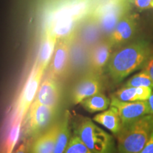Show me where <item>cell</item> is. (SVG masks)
Here are the masks:
<instances>
[{"mask_svg":"<svg viewBox=\"0 0 153 153\" xmlns=\"http://www.w3.org/2000/svg\"><path fill=\"white\" fill-rule=\"evenodd\" d=\"M148 102L150 109V114L153 115V91L152 92V94H151L150 98L148 99Z\"/></svg>","mask_w":153,"mask_h":153,"instance_id":"obj_25","label":"cell"},{"mask_svg":"<svg viewBox=\"0 0 153 153\" xmlns=\"http://www.w3.org/2000/svg\"><path fill=\"white\" fill-rule=\"evenodd\" d=\"M110 106L117 108L123 126L146 115L150 114V109L148 101L125 102L112 97Z\"/></svg>","mask_w":153,"mask_h":153,"instance_id":"obj_8","label":"cell"},{"mask_svg":"<svg viewBox=\"0 0 153 153\" xmlns=\"http://www.w3.org/2000/svg\"><path fill=\"white\" fill-rule=\"evenodd\" d=\"M75 38V33H72L66 37L58 39L53 58L50 63V75L60 78L66 72L70 61V50Z\"/></svg>","mask_w":153,"mask_h":153,"instance_id":"obj_6","label":"cell"},{"mask_svg":"<svg viewBox=\"0 0 153 153\" xmlns=\"http://www.w3.org/2000/svg\"><path fill=\"white\" fill-rule=\"evenodd\" d=\"M140 153H153V133L148 143L145 144V147Z\"/></svg>","mask_w":153,"mask_h":153,"instance_id":"obj_23","label":"cell"},{"mask_svg":"<svg viewBox=\"0 0 153 153\" xmlns=\"http://www.w3.org/2000/svg\"><path fill=\"white\" fill-rule=\"evenodd\" d=\"M56 110L33 101L26 117L27 133L29 135L37 134L45 128L56 114Z\"/></svg>","mask_w":153,"mask_h":153,"instance_id":"obj_7","label":"cell"},{"mask_svg":"<svg viewBox=\"0 0 153 153\" xmlns=\"http://www.w3.org/2000/svg\"><path fill=\"white\" fill-rule=\"evenodd\" d=\"M57 41L58 39L56 36L44 30L39 52H38L37 59H36L38 66L44 71L46 70L48 66L51 62Z\"/></svg>","mask_w":153,"mask_h":153,"instance_id":"obj_14","label":"cell"},{"mask_svg":"<svg viewBox=\"0 0 153 153\" xmlns=\"http://www.w3.org/2000/svg\"><path fill=\"white\" fill-rule=\"evenodd\" d=\"M153 133V115L123 126L117 136L118 153H140Z\"/></svg>","mask_w":153,"mask_h":153,"instance_id":"obj_2","label":"cell"},{"mask_svg":"<svg viewBox=\"0 0 153 153\" xmlns=\"http://www.w3.org/2000/svg\"><path fill=\"white\" fill-rule=\"evenodd\" d=\"M113 97H116L118 100L125 102H133V101H140L137 87H123L118 89Z\"/></svg>","mask_w":153,"mask_h":153,"instance_id":"obj_18","label":"cell"},{"mask_svg":"<svg viewBox=\"0 0 153 153\" xmlns=\"http://www.w3.org/2000/svg\"><path fill=\"white\" fill-rule=\"evenodd\" d=\"M151 55L150 45L137 41L120 48L112 53L108 62V71L113 81L120 82L140 67Z\"/></svg>","mask_w":153,"mask_h":153,"instance_id":"obj_1","label":"cell"},{"mask_svg":"<svg viewBox=\"0 0 153 153\" xmlns=\"http://www.w3.org/2000/svg\"><path fill=\"white\" fill-rule=\"evenodd\" d=\"M61 122L53 124L36 138L30 148V153H53Z\"/></svg>","mask_w":153,"mask_h":153,"instance_id":"obj_13","label":"cell"},{"mask_svg":"<svg viewBox=\"0 0 153 153\" xmlns=\"http://www.w3.org/2000/svg\"><path fill=\"white\" fill-rule=\"evenodd\" d=\"M93 120L115 135H117L123 127L117 108L112 106H110L109 108L104 111L95 115L93 117Z\"/></svg>","mask_w":153,"mask_h":153,"instance_id":"obj_15","label":"cell"},{"mask_svg":"<svg viewBox=\"0 0 153 153\" xmlns=\"http://www.w3.org/2000/svg\"><path fill=\"white\" fill-rule=\"evenodd\" d=\"M44 72L45 71L38 66L36 60L17 100L14 120L24 121L32 103L35 100Z\"/></svg>","mask_w":153,"mask_h":153,"instance_id":"obj_5","label":"cell"},{"mask_svg":"<svg viewBox=\"0 0 153 153\" xmlns=\"http://www.w3.org/2000/svg\"><path fill=\"white\" fill-rule=\"evenodd\" d=\"M64 153H91L76 134L70 137Z\"/></svg>","mask_w":153,"mask_h":153,"instance_id":"obj_20","label":"cell"},{"mask_svg":"<svg viewBox=\"0 0 153 153\" xmlns=\"http://www.w3.org/2000/svg\"><path fill=\"white\" fill-rule=\"evenodd\" d=\"M70 117L69 113L65 112L64 117L61 121L60 129L59 131L57 138L55 143L53 153H64L65 150L68 146L70 139Z\"/></svg>","mask_w":153,"mask_h":153,"instance_id":"obj_17","label":"cell"},{"mask_svg":"<svg viewBox=\"0 0 153 153\" xmlns=\"http://www.w3.org/2000/svg\"><path fill=\"white\" fill-rule=\"evenodd\" d=\"M124 87H149L153 88V82L152 79L146 72L141 71L126 82Z\"/></svg>","mask_w":153,"mask_h":153,"instance_id":"obj_19","label":"cell"},{"mask_svg":"<svg viewBox=\"0 0 153 153\" xmlns=\"http://www.w3.org/2000/svg\"><path fill=\"white\" fill-rule=\"evenodd\" d=\"M143 71L148 74L153 82V56L150 55L148 60L143 66Z\"/></svg>","mask_w":153,"mask_h":153,"instance_id":"obj_22","label":"cell"},{"mask_svg":"<svg viewBox=\"0 0 153 153\" xmlns=\"http://www.w3.org/2000/svg\"><path fill=\"white\" fill-rule=\"evenodd\" d=\"M26 143H23L22 144L19 145V147L16 149L14 153H26Z\"/></svg>","mask_w":153,"mask_h":153,"instance_id":"obj_24","label":"cell"},{"mask_svg":"<svg viewBox=\"0 0 153 153\" xmlns=\"http://www.w3.org/2000/svg\"><path fill=\"white\" fill-rule=\"evenodd\" d=\"M102 84L100 75L89 72L80 79L74 86L71 94V101L74 105L86 99L101 92Z\"/></svg>","mask_w":153,"mask_h":153,"instance_id":"obj_9","label":"cell"},{"mask_svg":"<svg viewBox=\"0 0 153 153\" xmlns=\"http://www.w3.org/2000/svg\"><path fill=\"white\" fill-rule=\"evenodd\" d=\"M75 134L91 153H112V137L89 118H82L76 126Z\"/></svg>","mask_w":153,"mask_h":153,"instance_id":"obj_3","label":"cell"},{"mask_svg":"<svg viewBox=\"0 0 153 153\" xmlns=\"http://www.w3.org/2000/svg\"><path fill=\"white\" fill-rule=\"evenodd\" d=\"M112 46L113 45L108 40L101 41L94 45L91 51L89 60L90 72L101 75L111 56Z\"/></svg>","mask_w":153,"mask_h":153,"instance_id":"obj_12","label":"cell"},{"mask_svg":"<svg viewBox=\"0 0 153 153\" xmlns=\"http://www.w3.org/2000/svg\"><path fill=\"white\" fill-rule=\"evenodd\" d=\"M60 99V87L57 79L49 74L40 85L34 101L44 106L57 109Z\"/></svg>","mask_w":153,"mask_h":153,"instance_id":"obj_10","label":"cell"},{"mask_svg":"<svg viewBox=\"0 0 153 153\" xmlns=\"http://www.w3.org/2000/svg\"><path fill=\"white\" fill-rule=\"evenodd\" d=\"M128 0H105L90 13V18L106 33H111L116 24L128 14Z\"/></svg>","mask_w":153,"mask_h":153,"instance_id":"obj_4","label":"cell"},{"mask_svg":"<svg viewBox=\"0 0 153 153\" xmlns=\"http://www.w3.org/2000/svg\"><path fill=\"white\" fill-rule=\"evenodd\" d=\"M137 26L136 16L128 13L116 24V27L109 34L108 40L113 45L126 43V41L131 40L135 35Z\"/></svg>","mask_w":153,"mask_h":153,"instance_id":"obj_11","label":"cell"},{"mask_svg":"<svg viewBox=\"0 0 153 153\" xmlns=\"http://www.w3.org/2000/svg\"><path fill=\"white\" fill-rule=\"evenodd\" d=\"M134 4L140 10L153 8V0H134Z\"/></svg>","mask_w":153,"mask_h":153,"instance_id":"obj_21","label":"cell"},{"mask_svg":"<svg viewBox=\"0 0 153 153\" xmlns=\"http://www.w3.org/2000/svg\"><path fill=\"white\" fill-rule=\"evenodd\" d=\"M111 100L106 95L99 93L82 101L80 105L89 113L101 112L110 106Z\"/></svg>","mask_w":153,"mask_h":153,"instance_id":"obj_16","label":"cell"}]
</instances>
